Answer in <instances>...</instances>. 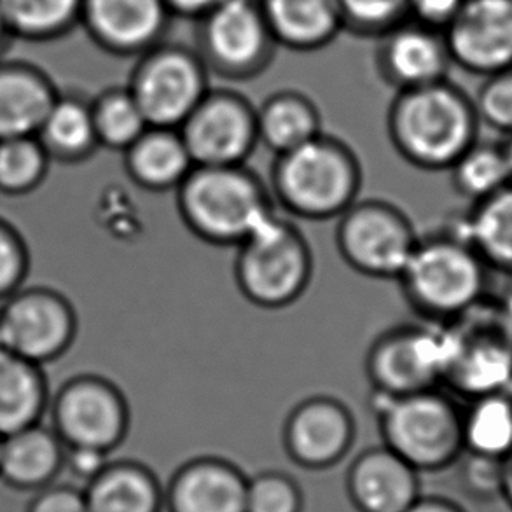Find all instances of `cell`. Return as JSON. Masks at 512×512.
Returning a JSON list of instances; mask_svg holds the SVG:
<instances>
[{
	"label": "cell",
	"mask_w": 512,
	"mask_h": 512,
	"mask_svg": "<svg viewBox=\"0 0 512 512\" xmlns=\"http://www.w3.org/2000/svg\"><path fill=\"white\" fill-rule=\"evenodd\" d=\"M387 130L395 151L409 165L441 172L479 139L474 100L448 83L427 84L397 91L387 116Z\"/></svg>",
	"instance_id": "cell-1"
},
{
	"label": "cell",
	"mask_w": 512,
	"mask_h": 512,
	"mask_svg": "<svg viewBox=\"0 0 512 512\" xmlns=\"http://www.w3.org/2000/svg\"><path fill=\"white\" fill-rule=\"evenodd\" d=\"M492 270L457 229L420 236L397 282L425 322L446 324L488 299Z\"/></svg>",
	"instance_id": "cell-2"
},
{
	"label": "cell",
	"mask_w": 512,
	"mask_h": 512,
	"mask_svg": "<svg viewBox=\"0 0 512 512\" xmlns=\"http://www.w3.org/2000/svg\"><path fill=\"white\" fill-rule=\"evenodd\" d=\"M175 198L186 228L214 247H238L275 214L270 187L247 165H194Z\"/></svg>",
	"instance_id": "cell-3"
},
{
	"label": "cell",
	"mask_w": 512,
	"mask_h": 512,
	"mask_svg": "<svg viewBox=\"0 0 512 512\" xmlns=\"http://www.w3.org/2000/svg\"><path fill=\"white\" fill-rule=\"evenodd\" d=\"M362 165L343 140L319 137L275 156L271 167L273 201L291 215L308 221H329L357 201Z\"/></svg>",
	"instance_id": "cell-4"
},
{
	"label": "cell",
	"mask_w": 512,
	"mask_h": 512,
	"mask_svg": "<svg viewBox=\"0 0 512 512\" xmlns=\"http://www.w3.org/2000/svg\"><path fill=\"white\" fill-rule=\"evenodd\" d=\"M383 446L413 469L441 471L464 451L462 408L441 387L404 395L373 392Z\"/></svg>",
	"instance_id": "cell-5"
},
{
	"label": "cell",
	"mask_w": 512,
	"mask_h": 512,
	"mask_svg": "<svg viewBox=\"0 0 512 512\" xmlns=\"http://www.w3.org/2000/svg\"><path fill=\"white\" fill-rule=\"evenodd\" d=\"M312 277L310 243L294 222L277 212L236 247L238 291L264 310L294 305L303 298Z\"/></svg>",
	"instance_id": "cell-6"
},
{
	"label": "cell",
	"mask_w": 512,
	"mask_h": 512,
	"mask_svg": "<svg viewBox=\"0 0 512 512\" xmlns=\"http://www.w3.org/2000/svg\"><path fill=\"white\" fill-rule=\"evenodd\" d=\"M446 362L443 385L451 394L478 395L511 390L512 334L488 299L443 324Z\"/></svg>",
	"instance_id": "cell-7"
},
{
	"label": "cell",
	"mask_w": 512,
	"mask_h": 512,
	"mask_svg": "<svg viewBox=\"0 0 512 512\" xmlns=\"http://www.w3.org/2000/svg\"><path fill=\"white\" fill-rule=\"evenodd\" d=\"M208 76L196 49L160 42L139 55L126 88L149 126L179 128L210 91Z\"/></svg>",
	"instance_id": "cell-8"
},
{
	"label": "cell",
	"mask_w": 512,
	"mask_h": 512,
	"mask_svg": "<svg viewBox=\"0 0 512 512\" xmlns=\"http://www.w3.org/2000/svg\"><path fill=\"white\" fill-rule=\"evenodd\" d=\"M198 23V55L229 81H247L261 76L273 62L277 42L257 0H222L203 14Z\"/></svg>",
	"instance_id": "cell-9"
},
{
	"label": "cell",
	"mask_w": 512,
	"mask_h": 512,
	"mask_svg": "<svg viewBox=\"0 0 512 512\" xmlns=\"http://www.w3.org/2000/svg\"><path fill=\"white\" fill-rule=\"evenodd\" d=\"M338 219L343 261L364 277L397 280L420 238L408 215L388 201L357 200Z\"/></svg>",
	"instance_id": "cell-10"
},
{
	"label": "cell",
	"mask_w": 512,
	"mask_h": 512,
	"mask_svg": "<svg viewBox=\"0 0 512 512\" xmlns=\"http://www.w3.org/2000/svg\"><path fill=\"white\" fill-rule=\"evenodd\" d=\"M51 409V427L65 446L111 451L130 430V406L121 388L98 374H79L58 390Z\"/></svg>",
	"instance_id": "cell-11"
},
{
	"label": "cell",
	"mask_w": 512,
	"mask_h": 512,
	"mask_svg": "<svg viewBox=\"0 0 512 512\" xmlns=\"http://www.w3.org/2000/svg\"><path fill=\"white\" fill-rule=\"evenodd\" d=\"M443 324H404L381 333L366 355L374 394L404 395L443 385Z\"/></svg>",
	"instance_id": "cell-12"
},
{
	"label": "cell",
	"mask_w": 512,
	"mask_h": 512,
	"mask_svg": "<svg viewBox=\"0 0 512 512\" xmlns=\"http://www.w3.org/2000/svg\"><path fill=\"white\" fill-rule=\"evenodd\" d=\"M179 132L194 165H245L259 146L257 109L238 91L210 88Z\"/></svg>",
	"instance_id": "cell-13"
},
{
	"label": "cell",
	"mask_w": 512,
	"mask_h": 512,
	"mask_svg": "<svg viewBox=\"0 0 512 512\" xmlns=\"http://www.w3.org/2000/svg\"><path fill=\"white\" fill-rule=\"evenodd\" d=\"M7 350L35 364H48L69 350L77 313L62 292L48 287L18 289L0 303Z\"/></svg>",
	"instance_id": "cell-14"
},
{
	"label": "cell",
	"mask_w": 512,
	"mask_h": 512,
	"mask_svg": "<svg viewBox=\"0 0 512 512\" xmlns=\"http://www.w3.org/2000/svg\"><path fill=\"white\" fill-rule=\"evenodd\" d=\"M451 63L488 77L512 67V0H464L443 28Z\"/></svg>",
	"instance_id": "cell-15"
},
{
	"label": "cell",
	"mask_w": 512,
	"mask_h": 512,
	"mask_svg": "<svg viewBox=\"0 0 512 512\" xmlns=\"http://www.w3.org/2000/svg\"><path fill=\"white\" fill-rule=\"evenodd\" d=\"M355 432V418L345 402L312 395L285 418L282 441L294 464L308 471H324L340 464L352 450Z\"/></svg>",
	"instance_id": "cell-16"
},
{
	"label": "cell",
	"mask_w": 512,
	"mask_h": 512,
	"mask_svg": "<svg viewBox=\"0 0 512 512\" xmlns=\"http://www.w3.org/2000/svg\"><path fill=\"white\" fill-rule=\"evenodd\" d=\"M451 65L439 28L408 18L380 35L376 67L381 79L395 91L444 81Z\"/></svg>",
	"instance_id": "cell-17"
},
{
	"label": "cell",
	"mask_w": 512,
	"mask_h": 512,
	"mask_svg": "<svg viewBox=\"0 0 512 512\" xmlns=\"http://www.w3.org/2000/svg\"><path fill=\"white\" fill-rule=\"evenodd\" d=\"M83 13L93 37L123 56L160 44L172 18L165 0H83Z\"/></svg>",
	"instance_id": "cell-18"
},
{
	"label": "cell",
	"mask_w": 512,
	"mask_h": 512,
	"mask_svg": "<svg viewBox=\"0 0 512 512\" xmlns=\"http://www.w3.org/2000/svg\"><path fill=\"white\" fill-rule=\"evenodd\" d=\"M346 490L359 512H406L420 499L418 471L387 446L369 448L355 458Z\"/></svg>",
	"instance_id": "cell-19"
},
{
	"label": "cell",
	"mask_w": 512,
	"mask_h": 512,
	"mask_svg": "<svg viewBox=\"0 0 512 512\" xmlns=\"http://www.w3.org/2000/svg\"><path fill=\"white\" fill-rule=\"evenodd\" d=\"M249 478L224 458L189 460L165 490L168 512H245Z\"/></svg>",
	"instance_id": "cell-20"
},
{
	"label": "cell",
	"mask_w": 512,
	"mask_h": 512,
	"mask_svg": "<svg viewBox=\"0 0 512 512\" xmlns=\"http://www.w3.org/2000/svg\"><path fill=\"white\" fill-rule=\"evenodd\" d=\"M65 464V444L53 427L35 423L2 437L0 479L21 492H39L55 483Z\"/></svg>",
	"instance_id": "cell-21"
},
{
	"label": "cell",
	"mask_w": 512,
	"mask_h": 512,
	"mask_svg": "<svg viewBox=\"0 0 512 512\" xmlns=\"http://www.w3.org/2000/svg\"><path fill=\"white\" fill-rule=\"evenodd\" d=\"M277 46L312 53L345 30L338 0H257Z\"/></svg>",
	"instance_id": "cell-22"
},
{
	"label": "cell",
	"mask_w": 512,
	"mask_h": 512,
	"mask_svg": "<svg viewBox=\"0 0 512 512\" xmlns=\"http://www.w3.org/2000/svg\"><path fill=\"white\" fill-rule=\"evenodd\" d=\"M123 154L126 175L149 193L175 191L194 168L179 128L149 126Z\"/></svg>",
	"instance_id": "cell-23"
},
{
	"label": "cell",
	"mask_w": 512,
	"mask_h": 512,
	"mask_svg": "<svg viewBox=\"0 0 512 512\" xmlns=\"http://www.w3.org/2000/svg\"><path fill=\"white\" fill-rule=\"evenodd\" d=\"M88 512H161L165 490L154 472L139 462H109L84 486Z\"/></svg>",
	"instance_id": "cell-24"
},
{
	"label": "cell",
	"mask_w": 512,
	"mask_h": 512,
	"mask_svg": "<svg viewBox=\"0 0 512 512\" xmlns=\"http://www.w3.org/2000/svg\"><path fill=\"white\" fill-rule=\"evenodd\" d=\"M48 409L42 366L13 352L0 353V437L41 423Z\"/></svg>",
	"instance_id": "cell-25"
},
{
	"label": "cell",
	"mask_w": 512,
	"mask_h": 512,
	"mask_svg": "<svg viewBox=\"0 0 512 512\" xmlns=\"http://www.w3.org/2000/svg\"><path fill=\"white\" fill-rule=\"evenodd\" d=\"M320 133L319 109L312 98L299 91H277L257 109L259 146L266 147L275 156L303 146Z\"/></svg>",
	"instance_id": "cell-26"
},
{
	"label": "cell",
	"mask_w": 512,
	"mask_h": 512,
	"mask_svg": "<svg viewBox=\"0 0 512 512\" xmlns=\"http://www.w3.org/2000/svg\"><path fill=\"white\" fill-rule=\"evenodd\" d=\"M455 229L490 270L512 278V182L490 198L472 203Z\"/></svg>",
	"instance_id": "cell-27"
},
{
	"label": "cell",
	"mask_w": 512,
	"mask_h": 512,
	"mask_svg": "<svg viewBox=\"0 0 512 512\" xmlns=\"http://www.w3.org/2000/svg\"><path fill=\"white\" fill-rule=\"evenodd\" d=\"M51 161L81 163L97 153L91 104L76 97H56L35 135Z\"/></svg>",
	"instance_id": "cell-28"
},
{
	"label": "cell",
	"mask_w": 512,
	"mask_h": 512,
	"mask_svg": "<svg viewBox=\"0 0 512 512\" xmlns=\"http://www.w3.org/2000/svg\"><path fill=\"white\" fill-rule=\"evenodd\" d=\"M56 100L42 77L27 70H0V140L37 135Z\"/></svg>",
	"instance_id": "cell-29"
},
{
	"label": "cell",
	"mask_w": 512,
	"mask_h": 512,
	"mask_svg": "<svg viewBox=\"0 0 512 512\" xmlns=\"http://www.w3.org/2000/svg\"><path fill=\"white\" fill-rule=\"evenodd\" d=\"M464 451L504 460L512 453V392L500 390L469 399L462 408Z\"/></svg>",
	"instance_id": "cell-30"
},
{
	"label": "cell",
	"mask_w": 512,
	"mask_h": 512,
	"mask_svg": "<svg viewBox=\"0 0 512 512\" xmlns=\"http://www.w3.org/2000/svg\"><path fill=\"white\" fill-rule=\"evenodd\" d=\"M448 172L457 193L472 203L490 198L512 182L504 144L481 142L479 139L451 165Z\"/></svg>",
	"instance_id": "cell-31"
},
{
	"label": "cell",
	"mask_w": 512,
	"mask_h": 512,
	"mask_svg": "<svg viewBox=\"0 0 512 512\" xmlns=\"http://www.w3.org/2000/svg\"><path fill=\"white\" fill-rule=\"evenodd\" d=\"M98 146L125 153L149 128L128 88H112L91 102Z\"/></svg>",
	"instance_id": "cell-32"
},
{
	"label": "cell",
	"mask_w": 512,
	"mask_h": 512,
	"mask_svg": "<svg viewBox=\"0 0 512 512\" xmlns=\"http://www.w3.org/2000/svg\"><path fill=\"white\" fill-rule=\"evenodd\" d=\"M49 165L51 158L35 135L0 140V193H32L46 179Z\"/></svg>",
	"instance_id": "cell-33"
},
{
	"label": "cell",
	"mask_w": 512,
	"mask_h": 512,
	"mask_svg": "<svg viewBox=\"0 0 512 512\" xmlns=\"http://www.w3.org/2000/svg\"><path fill=\"white\" fill-rule=\"evenodd\" d=\"M81 11L83 0H0L4 21L27 34L58 32Z\"/></svg>",
	"instance_id": "cell-34"
},
{
	"label": "cell",
	"mask_w": 512,
	"mask_h": 512,
	"mask_svg": "<svg viewBox=\"0 0 512 512\" xmlns=\"http://www.w3.org/2000/svg\"><path fill=\"white\" fill-rule=\"evenodd\" d=\"M345 30L380 37L409 18V0H338Z\"/></svg>",
	"instance_id": "cell-35"
},
{
	"label": "cell",
	"mask_w": 512,
	"mask_h": 512,
	"mask_svg": "<svg viewBox=\"0 0 512 512\" xmlns=\"http://www.w3.org/2000/svg\"><path fill=\"white\" fill-rule=\"evenodd\" d=\"M245 512H303V492L284 472H261L247 483Z\"/></svg>",
	"instance_id": "cell-36"
},
{
	"label": "cell",
	"mask_w": 512,
	"mask_h": 512,
	"mask_svg": "<svg viewBox=\"0 0 512 512\" xmlns=\"http://www.w3.org/2000/svg\"><path fill=\"white\" fill-rule=\"evenodd\" d=\"M474 107L479 123L483 121L504 135L512 133V67L485 77L481 84Z\"/></svg>",
	"instance_id": "cell-37"
},
{
	"label": "cell",
	"mask_w": 512,
	"mask_h": 512,
	"mask_svg": "<svg viewBox=\"0 0 512 512\" xmlns=\"http://www.w3.org/2000/svg\"><path fill=\"white\" fill-rule=\"evenodd\" d=\"M30 257L18 229L0 219V303L21 289L27 278Z\"/></svg>",
	"instance_id": "cell-38"
},
{
	"label": "cell",
	"mask_w": 512,
	"mask_h": 512,
	"mask_svg": "<svg viewBox=\"0 0 512 512\" xmlns=\"http://www.w3.org/2000/svg\"><path fill=\"white\" fill-rule=\"evenodd\" d=\"M27 512H88L84 488L51 483L35 493Z\"/></svg>",
	"instance_id": "cell-39"
},
{
	"label": "cell",
	"mask_w": 512,
	"mask_h": 512,
	"mask_svg": "<svg viewBox=\"0 0 512 512\" xmlns=\"http://www.w3.org/2000/svg\"><path fill=\"white\" fill-rule=\"evenodd\" d=\"M107 451L97 448H86V446H65V464L63 471H69L72 478L88 485L91 479L97 478L100 472L109 465Z\"/></svg>",
	"instance_id": "cell-40"
},
{
	"label": "cell",
	"mask_w": 512,
	"mask_h": 512,
	"mask_svg": "<svg viewBox=\"0 0 512 512\" xmlns=\"http://www.w3.org/2000/svg\"><path fill=\"white\" fill-rule=\"evenodd\" d=\"M464 0H409V18L443 30Z\"/></svg>",
	"instance_id": "cell-41"
},
{
	"label": "cell",
	"mask_w": 512,
	"mask_h": 512,
	"mask_svg": "<svg viewBox=\"0 0 512 512\" xmlns=\"http://www.w3.org/2000/svg\"><path fill=\"white\" fill-rule=\"evenodd\" d=\"M222 0H165L168 11L172 16L180 18H189V20H200L203 14H207L210 9H214Z\"/></svg>",
	"instance_id": "cell-42"
},
{
	"label": "cell",
	"mask_w": 512,
	"mask_h": 512,
	"mask_svg": "<svg viewBox=\"0 0 512 512\" xmlns=\"http://www.w3.org/2000/svg\"><path fill=\"white\" fill-rule=\"evenodd\" d=\"M406 512H462L457 506L450 504L448 500L434 499V497H427V499L416 500L413 506L409 507Z\"/></svg>",
	"instance_id": "cell-43"
},
{
	"label": "cell",
	"mask_w": 512,
	"mask_h": 512,
	"mask_svg": "<svg viewBox=\"0 0 512 512\" xmlns=\"http://www.w3.org/2000/svg\"><path fill=\"white\" fill-rule=\"evenodd\" d=\"M500 492L506 495L512 506V453L502 460V474H500Z\"/></svg>",
	"instance_id": "cell-44"
},
{
	"label": "cell",
	"mask_w": 512,
	"mask_h": 512,
	"mask_svg": "<svg viewBox=\"0 0 512 512\" xmlns=\"http://www.w3.org/2000/svg\"><path fill=\"white\" fill-rule=\"evenodd\" d=\"M495 305H497V310H499L504 324H506L507 329L512 334V285L507 287L506 292L500 296L499 301H495Z\"/></svg>",
	"instance_id": "cell-45"
},
{
	"label": "cell",
	"mask_w": 512,
	"mask_h": 512,
	"mask_svg": "<svg viewBox=\"0 0 512 512\" xmlns=\"http://www.w3.org/2000/svg\"><path fill=\"white\" fill-rule=\"evenodd\" d=\"M504 151H506L507 163H509L512 175V133L511 135H507V140L504 142Z\"/></svg>",
	"instance_id": "cell-46"
},
{
	"label": "cell",
	"mask_w": 512,
	"mask_h": 512,
	"mask_svg": "<svg viewBox=\"0 0 512 512\" xmlns=\"http://www.w3.org/2000/svg\"><path fill=\"white\" fill-rule=\"evenodd\" d=\"M4 352H9V350H7L6 334H4V327H2V322H0V353Z\"/></svg>",
	"instance_id": "cell-47"
},
{
	"label": "cell",
	"mask_w": 512,
	"mask_h": 512,
	"mask_svg": "<svg viewBox=\"0 0 512 512\" xmlns=\"http://www.w3.org/2000/svg\"><path fill=\"white\" fill-rule=\"evenodd\" d=\"M6 21H4V16H2V13H0V34H2V25H4Z\"/></svg>",
	"instance_id": "cell-48"
},
{
	"label": "cell",
	"mask_w": 512,
	"mask_h": 512,
	"mask_svg": "<svg viewBox=\"0 0 512 512\" xmlns=\"http://www.w3.org/2000/svg\"><path fill=\"white\" fill-rule=\"evenodd\" d=\"M0 444H2V437H0Z\"/></svg>",
	"instance_id": "cell-49"
}]
</instances>
